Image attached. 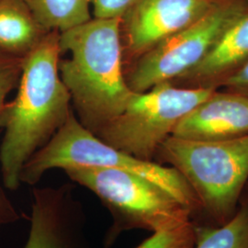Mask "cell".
I'll return each mask as SVG.
<instances>
[{
	"instance_id": "obj_1",
	"label": "cell",
	"mask_w": 248,
	"mask_h": 248,
	"mask_svg": "<svg viewBox=\"0 0 248 248\" xmlns=\"http://www.w3.org/2000/svg\"><path fill=\"white\" fill-rule=\"evenodd\" d=\"M60 32L49 31L24 55L16 97L0 109L3 185L17 190L27 162L59 131L69 116L71 97L59 73Z\"/></svg>"
},
{
	"instance_id": "obj_2",
	"label": "cell",
	"mask_w": 248,
	"mask_h": 248,
	"mask_svg": "<svg viewBox=\"0 0 248 248\" xmlns=\"http://www.w3.org/2000/svg\"><path fill=\"white\" fill-rule=\"evenodd\" d=\"M120 18H92L60 33L59 73L80 124L95 134L120 115L134 92L127 84Z\"/></svg>"
},
{
	"instance_id": "obj_3",
	"label": "cell",
	"mask_w": 248,
	"mask_h": 248,
	"mask_svg": "<svg viewBox=\"0 0 248 248\" xmlns=\"http://www.w3.org/2000/svg\"><path fill=\"white\" fill-rule=\"evenodd\" d=\"M155 157L177 170L193 191L194 223L221 226L234 216L248 180V134L217 141L171 135Z\"/></svg>"
},
{
	"instance_id": "obj_4",
	"label": "cell",
	"mask_w": 248,
	"mask_h": 248,
	"mask_svg": "<svg viewBox=\"0 0 248 248\" xmlns=\"http://www.w3.org/2000/svg\"><path fill=\"white\" fill-rule=\"evenodd\" d=\"M76 167L119 169L131 173L159 186L186 206L192 219L199 212L193 191L177 170L113 148L86 129L73 112L53 138L27 162L20 180L33 186L49 170Z\"/></svg>"
},
{
	"instance_id": "obj_5",
	"label": "cell",
	"mask_w": 248,
	"mask_h": 248,
	"mask_svg": "<svg viewBox=\"0 0 248 248\" xmlns=\"http://www.w3.org/2000/svg\"><path fill=\"white\" fill-rule=\"evenodd\" d=\"M63 171L97 196L110 214L104 248H111L127 231L155 232L192 220L186 206L142 177L119 169L76 167Z\"/></svg>"
},
{
	"instance_id": "obj_6",
	"label": "cell",
	"mask_w": 248,
	"mask_h": 248,
	"mask_svg": "<svg viewBox=\"0 0 248 248\" xmlns=\"http://www.w3.org/2000/svg\"><path fill=\"white\" fill-rule=\"evenodd\" d=\"M214 91L180 89L164 82L147 91L134 92L124 111L94 135L115 149L154 161L178 123Z\"/></svg>"
},
{
	"instance_id": "obj_7",
	"label": "cell",
	"mask_w": 248,
	"mask_h": 248,
	"mask_svg": "<svg viewBox=\"0 0 248 248\" xmlns=\"http://www.w3.org/2000/svg\"><path fill=\"white\" fill-rule=\"evenodd\" d=\"M245 9L239 1L224 0L192 25L161 41L125 73L130 89L141 93L184 77L203 60L224 30Z\"/></svg>"
},
{
	"instance_id": "obj_8",
	"label": "cell",
	"mask_w": 248,
	"mask_h": 248,
	"mask_svg": "<svg viewBox=\"0 0 248 248\" xmlns=\"http://www.w3.org/2000/svg\"><path fill=\"white\" fill-rule=\"evenodd\" d=\"M224 0H140L122 18L125 54L139 57L161 41L192 25Z\"/></svg>"
},
{
	"instance_id": "obj_9",
	"label": "cell",
	"mask_w": 248,
	"mask_h": 248,
	"mask_svg": "<svg viewBox=\"0 0 248 248\" xmlns=\"http://www.w3.org/2000/svg\"><path fill=\"white\" fill-rule=\"evenodd\" d=\"M246 134H248V95L214 91L178 123L172 136L217 141Z\"/></svg>"
},
{
	"instance_id": "obj_10",
	"label": "cell",
	"mask_w": 248,
	"mask_h": 248,
	"mask_svg": "<svg viewBox=\"0 0 248 248\" xmlns=\"http://www.w3.org/2000/svg\"><path fill=\"white\" fill-rule=\"evenodd\" d=\"M248 61V9L224 30L203 60L183 78L212 79L239 68Z\"/></svg>"
},
{
	"instance_id": "obj_11",
	"label": "cell",
	"mask_w": 248,
	"mask_h": 248,
	"mask_svg": "<svg viewBox=\"0 0 248 248\" xmlns=\"http://www.w3.org/2000/svg\"><path fill=\"white\" fill-rule=\"evenodd\" d=\"M49 32L24 0H0V51L24 56Z\"/></svg>"
},
{
	"instance_id": "obj_12",
	"label": "cell",
	"mask_w": 248,
	"mask_h": 248,
	"mask_svg": "<svg viewBox=\"0 0 248 248\" xmlns=\"http://www.w3.org/2000/svg\"><path fill=\"white\" fill-rule=\"evenodd\" d=\"M46 31L63 32L92 18L90 0H24Z\"/></svg>"
},
{
	"instance_id": "obj_13",
	"label": "cell",
	"mask_w": 248,
	"mask_h": 248,
	"mask_svg": "<svg viewBox=\"0 0 248 248\" xmlns=\"http://www.w3.org/2000/svg\"><path fill=\"white\" fill-rule=\"evenodd\" d=\"M195 224L193 248H248V207L239 205L230 221L221 226Z\"/></svg>"
},
{
	"instance_id": "obj_14",
	"label": "cell",
	"mask_w": 248,
	"mask_h": 248,
	"mask_svg": "<svg viewBox=\"0 0 248 248\" xmlns=\"http://www.w3.org/2000/svg\"><path fill=\"white\" fill-rule=\"evenodd\" d=\"M24 56L0 51V109L6 103L9 92L18 85ZM20 214L0 186V232L4 226L20 220Z\"/></svg>"
},
{
	"instance_id": "obj_15",
	"label": "cell",
	"mask_w": 248,
	"mask_h": 248,
	"mask_svg": "<svg viewBox=\"0 0 248 248\" xmlns=\"http://www.w3.org/2000/svg\"><path fill=\"white\" fill-rule=\"evenodd\" d=\"M195 224L188 221L169 229L153 232L135 248H193L195 246Z\"/></svg>"
},
{
	"instance_id": "obj_16",
	"label": "cell",
	"mask_w": 248,
	"mask_h": 248,
	"mask_svg": "<svg viewBox=\"0 0 248 248\" xmlns=\"http://www.w3.org/2000/svg\"><path fill=\"white\" fill-rule=\"evenodd\" d=\"M140 0H90L92 18H122Z\"/></svg>"
},
{
	"instance_id": "obj_17",
	"label": "cell",
	"mask_w": 248,
	"mask_h": 248,
	"mask_svg": "<svg viewBox=\"0 0 248 248\" xmlns=\"http://www.w3.org/2000/svg\"><path fill=\"white\" fill-rule=\"evenodd\" d=\"M224 85L233 89H248V61L232 72L225 80Z\"/></svg>"
},
{
	"instance_id": "obj_18",
	"label": "cell",
	"mask_w": 248,
	"mask_h": 248,
	"mask_svg": "<svg viewBox=\"0 0 248 248\" xmlns=\"http://www.w3.org/2000/svg\"><path fill=\"white\" fill-rule=\"evenodd\" d=\"M239 205L248 207V180L246 186L244 187V189H243L242 195L240 198Z\"/></svg>"
},
{
	"instance_id": "obj_19",
	"label": "cell",
	"mask_w": 248,
	"mask_h": 248,
	"mask_svg": "<svg viewBox=\"0 0 248 248\" xmlns=\"http://www.w3.org/2000/svg\"><path fill=\"white\" fill-rule=\"evenodd\" d=\"M246 94H247V95H248V93H246Z\"/></svg>"
}]
</instances>
